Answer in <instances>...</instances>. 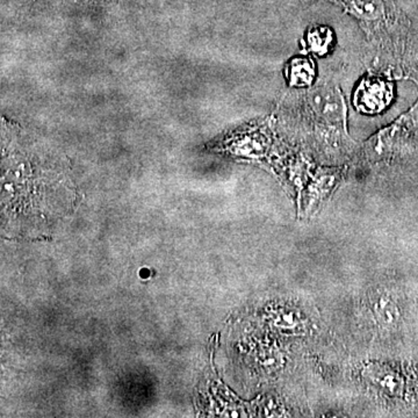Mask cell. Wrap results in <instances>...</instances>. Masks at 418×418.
<instances>
[{
	"instance_id": "cell-1",
	"label": "cell",
	"mask_w": 418,
	"mask_h": 418,
	"mask_svg": "<svg viewBox=\"0 0 418 418\" xmlns=\"http://www.w3.org/2000/svg\"><path fill=\"white\" fill-rule=\"evenodd\" d=\"M392 98V90L383 81L366 79L356 93V104L364 112L376 113L383 110Z\"/></svg>"
},
{
	"instance_id": "cell-2",
	"label": "cell",
	"mask_w": 418,
	"mask_h": 418,
	"mask_svg": "<svg viewBox=\"0 0 418 418\" xmlns=\"http://www.w3.org/2000/svg\"><path fill=\"white\" fill-rule=\"evenodd\" d=\"M373 380L380 388L390 395H400L403 392V380L392 371H378L373 374Z\"/></svg>"
},
{
	"instance_id": "cell-3",
	"label": "cell",
	"mask_w": 418,
	"mask_h": 418,
	"mask_svg": "<svg viewBox=\"0 0 418 418\" xmlns=\"http://www.w3.org/2000/svg\"><path fill=\"white\" fill-rule=\"evenodd\" d=\"M374 310H376V318L383 325H393L399 321L400 313L397 306L387 296H381L376 301Z\"/></svg>"
},
{
	"instance_id": "cell-4",
	"label": "cell",
	"mask_w": 418,
	"mask_h": 418,
	"mask_svg": "<svg viewBox=\"0 0 418 418\" xmlns=\"http://www.w3.org/2000/svg\"><path fill=\"white\" fill-rule=\"evenodd\" d=\"M314 76V69H313V65H311L310 62L308 61H300V59H296V61H293L292 63V79L293 84L298 85V84H306V81L307 83H310L311 78Z\"/></svg>"
},
{
	"instance_id": "cell-5",
	"label": "cell",
	"mask_w": 418,
	"mask_h": 418,
	"mask_svg": "<svg viewBox=\"0 0 418 418\" xmlns=\"http://www.w3.org/2000/svg\"><path fill=\"white\" fill-rule=\"evenodd\" d=\"M277 325L280 327H285V329H295L298 325V320L295 318V315L292 313L289 314H284L281 316H279Z\"/></svg>"
}]
</instances>
